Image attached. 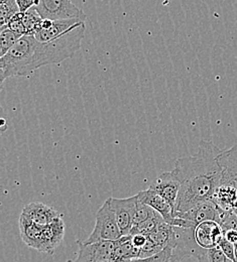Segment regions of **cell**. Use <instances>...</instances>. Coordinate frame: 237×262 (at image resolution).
I'll use <instances>...</instances> for the list:
<instances>
[{
    "instance_id": "obj_1",
    "label": "cell",
    "mask_w": 237,
    "mask_h": 262,
    "mask_svg": "<svg viewBox=\"0 0 237 262\" xmlns=\"http://www.w3.org/2000/svg\"><path fill=\"white\" fill-rule=\"evenodd\" d=\"M221 151L212 141L201 140L194 156L177 160L174 169L180 180L181 191L176 212H186L201 202L213 200L222 174L218 162Z\"/></svg>"
},
{
    "instance_id": "obj_2",
    "label": "cell",
    "mask_w": 237,
    "mask_h": 262,
    "mask_svg": "<svg viewBox=\"0 0 237 262\" xmlns=\"http://www.w3.org/2000/svg\"><path fill=\"white\" fill-rule=\"evenodd\" d=\"M85 31V21H81L57 38L49 41H38L36 39L30 60L21 72L20 77L29 76L41 67L61 64L73 58L81 49Z\"/></svg>"
},
{
    "instance_id": "obj_3",
    "label": "cell",
    "mask_w": 237,
    "mask_h": 262,
    "mask_svg": "<svg viewBox=\"0 0 237 262\" xmlns=\"http://www.w3.org/2000/svg\"><path fill=\"white\" fill-rule=\"evenodd\" d=\"M222 169L219 187L213 201L225 211L237 209V144L218 156Z\"/></svg>"
},
{
    "instance_id": "obj_4",
    "label": "cell",
    "mask_w": 237,
    "mask_h": 262,
    "mask_svg": "<svg viewBox=\"0 0 237 262\" xmlns=\"http://www.w3.org/2000/svg\"><path fill=\"white\" fill-rule=\"evenodd\" d=\"M121 237L122 233L118 226L115 212L111 207V201L109 198L99 208L96 214L95 227L85 242L115 241Z\"/></svg>"
},
{
    "instance_id": "obj_5",
    "label": "cell",
    "mask_w": 237,
    "mask_h": 262,
    "mask_svg": "<svg viewBox=\"0 0 237 262\" xmlns=\"http://www.w3.org/2000/svg\"><path fill=\"white\" fill-rule=\"evenodd\" d=\"M35 8L44 19H86V14L71 0H38Z\"/></svg>"
},
{
    "instance_id": "obj_6",
    "label": "cell",
    "mask_w": 237,
    "mask_h": 262,
    "mask_svg": "<svg viewBox=\"0 0 237 262\" xmlns=\"http://www.w3.org/2000/svg\"><path fill=\"white\" fill-rule=\"evenodd\" d=\"M78 246L77 257L68 262H113L115 241H78Z\"/></svg>"
},
{
    "instance_id": "obj_7",
    "label": "cell",
    "mask_w": 237,
    "mask_h": 262,
    "mask_svg": "<svg viewBox=\"0 0 237 262\" xmlns=\"http://www.w3.org/2000/svg\"><path fill=\"white\" fill-rule=\"evenodd\" d=\"M174 227L175 240L171 247V262L179 261L186 257H196L203 249L195 239V228Z\"/></svg>"
},
{
    "instance_id": "obj_8",
    "label": "cell",
    "mask_w": 237,
    "mask_h": 262,
    "mask_svg": "<svg viewBox=\"0 0 237 262\" xmlns=\"http://www.w3.org/2000/svg\"><path fill=\"white\" fill-rule=\"evenodd\" d=\"M225 210L221 209L213 200L201 202L186 212H176V217H181L191 221L195 226L204 221L213 220L221 224Z\"/></svg>"
},
{
    "instance_id": "obj_9",
    "label": "cell",
    "mask_w": 237,
    "mask_h": 262,
    "mask_svg": "<svg viewBox=\"0 0 237 262\" xmlns=\"http://www.w3.org/2000/svg\"><path fill=\"white\" fill-rule=\"evenodd\" d=\"M111 207L115 212L118 226L121 230L122 236L130 235L134 227L135 214H136L137 195L125 198V199H115L110 198Z\"/></svg>"
},
{
    "instance_id": "obj_10",
    "label": "cell",
    "mask_w": 237,
    "mask_h": 262,
    "mask_svg": "<svg viewBox=\"0 0 237 262\" xmlns=\"http://www.w3.org/2000/svg\"><path fill=\"white\" fill-rule=\"evenodd\" d=\"M149 189L163 196L176 210L177 201L181 191V183L174 168L160 174L155 181L152 182Z\"/></svg>"
},
{
    "instance_id": "obj_11",
    "label": "cell",
    "mask_w": 237,
    "mask_h": 262,
    "mask_svg": "<svg viewBox=\"0 0 237 262\" xmlns=\"http://www.w3.org/2000/svg\"><path fill=\"white\" fill-rule=\"evenodd\" d=\"M194 233L198 245L204 249L217 247L220 240L224 237L221 224L213 220L204 221L198 224L194 229Z\"/></svg>"
},
{
    "instance_id": "obj_12",
    "label": "cell",
    "mask_w": 237,
    "mask_h": 262,
    "mask_svg": "<svg viewBox=\"0 0 237 262\" xmlns=\"http://www.w3.org/2000/svg\"><path fill=\"white\" fill-rule=\"evenodd\" d=\"M81 21H85L80 18H70V19H44L40 28L34 34L38 41H49L54 38L61 36L62 34L69 32L72 28Z\"/></svg>"
},
{
    "instance_id": "obj_13",
    "label": "cell",
    "mask_w": 237,
    "mask_h": 262,
    "mask_svg": "<svg viewBox=\"0 0 237 262\" xmlns=\"http://www.w3.org/2000/svg\"><path fill=\"white\" fill-rule=\"evenodd\" d=\"M65 236V223L61 217L56 218L52 223L44 226L42 240L39 252L54 254L61 245Z\"/></svg>"
},
{
    "instance_id": "obj_14",
    "label": "cell",
    "mask_w": 237,
    "mask_h": 262,
    "mask_svg": "<svg viewBox=\"0 0 237 262\" xmlns=\"http://www.w3.org/2000/svg\"><path fill=\"white\" fill-rule=\"evenodd\" d=\"M136 195L138 196L139 201L148 205L149 207L155 209L158 213H160L166 223H168L169 225L173 224L174 219L176 218V210L163 196H160L158 193H156L149 188L147 190L140 191Z\"/></svg>"
},
{
    "instance_id": "obj_15",
    "label": "cell",
    "mask_w": 237,
    "mask_h": 262,
    "mask_svg": "<svg viewBox=\"0 0 237 262\" xmlns=\"http://www.w3.org/2000/svg\"><path fill=\"white\" fill-rule=\"evenodd\" d=\"M19 231L23 241L30 247L39 251L42 240L44 226L39 225L30 219L28 216L21 214L19 217Z\"/></svg>"
},
{
    "instance_id": "obj_16",
    "label": "cell",
    "mask_w": 237,
    "mask_h": 262,
    "mask_svg": "<svg viewBox=\"0 0 237 262\" xmlns=\"http://www.w3.org/2000/svg\"><path fill=\"white\" fill-rule=\"evenodd\" d=\"M21 214L28 216L34 222L42 226L52 223L56 218L60 217L57 210L40 202H34L27 205Z\"/></svg>"
},
{
    "instance_id": "obj_17",
    "label": "cell",
    "mask_w": 237,
    "mask_h": 262,
    "mask_svg": "<svg viewBox=\"0 0 237 262\" xmlns=\"http://www.w3.org/2000/svg\"><path fill=\"white\" fill-rule=\"evenodd\" d=\"M140 249L136 248L132 241V236H122L115 240V250L113 254V262H125L138 258Z\"/></svg>"
},
{
    "instance_id": "obj_18",
    "label": "cell",
    "mask_w": 237,
    "mask_h": 262,
    "mask_svg": "<svg viewBox=\"0 0 237 262\" xmlns=\"http://www.w3.org/2000/svg\"><path fill=\"white\" fill-rule=\"evenodd\" d=\"M19 11L16 0H0V27H5L11 17Z\"/></svg>"
},
{
    "instance_id": "obj_19",
    "label": "cell",
    "mask_w": 237,
    "mask_h": 262,
    "mask_svg": "<svg viewBox=\"0 0 237 262\" xmlns=\"http://www.w3.org/2000/svg\"><path fill=\"white\" fill-rule=\"evenodd\" d=\"M44 18L40 16L35 7L24 12V21L27 29V34L34 35L37 30L40 28Z\"/></svg>"
},
{
    "instance_id": "obj_20",
    "label": "cell",
    "mask_w": 237,
    "mask_h": 262,
    "mask_svg": "<svg viewBox=\"0 0 237 262\" xmlns=\"http://www.w3.org/2000/svg\"><path fill=\"white\" fill-rule=\"evenodd\" d=\"M20 37V35L13 33L6 26L2 27L0 31V58L3 57Z\"/></svg>"
},
{
    "instance_id": "obj_21",
    "label": "cell",
    "mask_w": 237,
    "mask_h": 262,
    "mask_svg": "<svg viewBox=\"0 0 237 262\" xmlns=\"http://www.w3.org/2000/svg\"><path fill=\"white\" fill-rule=\"evenodd\" d=\"M198 262H233L230 260L219 247L202 249L196 256Z\"/></svg>"
},
{
    "instance_id": "obj_22",
    "label": "cell",
    "mask_w": 237,
    "mask_h": 262,
    "mask_svg": "<svg viewBox=\"0 0 237 262\" xmlns=\"http://www.w3.org/2000/svg\"><path fill=\"white\" fill-rule=\"evenodd\" d=\"M158 212L153 209L152 207H149L148 205L142 203L141 201L138 200L137 196V204H136V214H135V221H134V226H136L137 224H140L144 221H146L147 219H149L150 217H153L155 214H157Z\"/></svg>"
},
{
    "instance_id": "obj_23",
    "label": "cell",
    "mask_w": 237,
    "mask_h": 262,
    "mask_svg": "<svg viewBox=\"0 0 237 262\" xmlns=\"http://www.w3.org/2000/svg\"><path fill=\"white\" fill-rule=\"evenodd\" d=\"M6 27L11 30L13 33H17L18 35H27V29L24 21V12H17L15 15L11 17Z\"/></svg>"
},
{
    "instance_id": "obj_24",
    "label": "cell",
    "mask_w": 237,
    "mask_h": 262,
    "mask_svg": "<svg viewBox=\"0 0 237 262\" xmlns=\"http://www.w3.org/2000/svg\"><path fill=\"white\" fill-rule=\"evenodd\" d=\"M171 254H173L171 248L167 247L161 253L154 255L152 257H147V258L138 257V258H134L125 262H171Z\"/></svg>"
},
{
    "instance_id": "obj_25",
    "label": "cell",
    "mask_w": 237,
    "mask_h": 262,
    "mask_svg": "<svg viewBox=\"0 0 237 262\" xmlns=\"http://www.w3.org/2000/svg\"><path fill=\"white\" fill-rule=\"evenodd\" d=\"M147 237V236H146ZM164 250V248L162 246H160L159 244L155 243L154 241H152L150 239L147 238V241L145 243V245L140 249V254L139 257L140 258H147V257H152L154 255H157L159 253H161Z\"/></svg>"
},
{
    "instance_id": "obj_26",
    "label": "cell",
    "mask_w": 237,
    "mask_h": 262,
    "mask_svg": "<svg viewBox=\"0 0 237 262\" xmlns=\"http://www.w3.org/2000/svg\"><path fill=\"white\" fill-rule=\"evenodd\" d=\"M217 247H219V248L221 249V251H222L230 260L235 262L234 243H231V242L228 241L225 237H223V238L220 240V242H219V244H218Z\"/></svg>"
},
{
    "instance_id": "obj_27",
    "label": "cell",
    "mask_w": 237,
    "mask_h": 262,
    "mask_svg": "<svg viewBox=\"0 0 237 262\" xmlns=\"http://www.w3.org/2000/svg\"><path fill=\"white\" fill-rule=\"evenodd\" d=\"M20 12H26L29 9L35 7L38 3V0H16Z\"/></svg>"
},
{
    "instance_id": "obj_28",
    "label": "cell",
    "mask_w": 237,
    "mask_h": 262,
    "mask_svg": "<svg viewBox=\"0 0 237 262\" xmlns=\"http://www.w3.org/2000/svg\"><path fill=\"white\" fill-rule=\"evenodd\" d=\"M132 236V241L134 243V245L136 246V248L141 249L146 241H147V237L145 234H135V235H131Z\"/></svg>"
},
{
    "instance_id": "obj_29",
    "label": "cell",
    "mask_w": 237,
    "mask_h": 262,
    "mask_svg": "<svg viewBox=\"0 0 237 262\" xmlns=\"http://www.w3.org/2000/svg\"><path fill=\"white\" fill-rule=\"evenodd\" d=\"M224 237L230 241L231 243H236L237 242V230L228 229L224 231Z\"/></svg>"
},
{
    "instance_id": "obj_30",
    "label": "cell",
    "mask_w": 237,
    "mask_h": 262,
    "mask_svg": "<svg viewBox=\"0 0 237 262\" xmlns=\"http://www.w3.org/2000/svg\"><path fill=\"white\" fill-rule=\"evenodd\" d=\"M234 254H235V262H237V242L234 243Z\"/></svg>"
}]
</instances>
